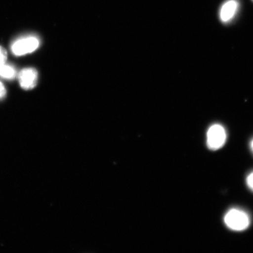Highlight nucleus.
<instances>
[{
    "label": "nucleus",
    "mask_w": 253,
    "mask_h": 253,
    "mask_svg": "<svg viewBox=\"0 0 253 253\" xmlns=\"http://www.w3.org/2000/svg\"><path fill=\"white\" fill-rule=\"evenodd\" d=\"M224 221L227 227L234 231H243L248 228L251 224L249 214L239 209L233 208L225 214Z\"/></svg>",
    "instance_id": "f257e3e1"
},
{
    "label": "nucleus",
    "mask_w": 253,
    "mask_h": 253,
    "mask_svg": "<svg viewBox=\"0 0 253 253\" xmlns=\"http://www.w3.org/2000/svg\"><path fill=\"white\" fill-rule=\"evenodd\" d=\"M40 45V41L36 36H28L19 38L11 45V52L17 56L28 54L36 50Z\"/></svg>",
    "instance_id": "f03ea898"
},
{
    "label": "nucleus",
    "mask_w": 253,
    "mask_h": 253,
    "mask_svg": "<svg viewBox=\"0 0 253 253\" xmlns=\"http://www.w3.org/2000/svg\"><path fill=\"white\" fill-rule=\"evenodd\" d=\"M226 138V131L222 126H211L207 132L208 147L211 150H219L225 144Z\"/></svg>",
    "instance_id": "7ed1b4c3"
},
{
    "label": "nucleus",
    "mask_w": 253,
    "mask_h": 253,
    "mask_svg": "<svg viewBox=\"0 0 253 253\" xmlns=\"http://www.w3.org/2000/svg\"><path fill=\"white\" fill-rule=\"evenodd\" d=\"M17 76L19 83L23 89L31 90L36 86L39 74L36 69L24 68L18 73Z\"/></svg>",
    "instance_id": "20e7f679"
},
{
    "label": "nucleus",
    "mask_w": 253,
    "mask_h": 253,
    "mask_svg": "<svg viewBox=\"0 0 253 253\" xmlns=\"http://www.w3.org/2000/svg\"><path fill=\"white\" fill-rule=\"evenodd\" d=\"M239 6L237 0H228L224 2L220 11V20L224 23H229L236 14Z\"/></svg>",
    "instance_id": "39448f33"
},
{
    "label": "nucleus",
    "mask_w": 253,
    "mask_h": 253,
    "mask_svg": "<svg viewBox=\"0 0 253 253\" xmlns=\"http://www.w3.org/2000/svg\"><path fill=\"white\" fill-rule=\"evenodd\" d=\"M17 76V70L13 65L5 63L0 68V78L2 79L12 80Z\"/></svg>",
    "instance_id": "423d86ee"
},
{
    "label": "nucleus",
    "mask_w": 253,
    "mask_h": 253,
    "mask_svg": "<svg viewBox=\"0 0 253 253\" xmlns=\"http://www.w3.org/2000/svg\"><path fill=\"white\" fill-rule=\"evenodd\" d=\"M7 60V52L4 47L0 46V68L4 65Z\"/></svg>",
    "instance_id": "0eeeda50"
},
{
    "label": "nucleus",
    "mask_w": 253,
    "mask_h": 253,
    "mask_svg": "<svg viewBox=\"0 0 253 253\" xmlns=\"http://www.w3.org/2000/svg\"><path fill=\"white\" fill-rule=\"evenodd\" d=\"M7 91H6L5 87L1 82H0V100L4 99L5 97Z\"/></svg>",
    "instance_id": "6e6552de"
},
{
    "label": "nucleus",
    "mask_w": 253,
    "mask_h": 253,
    "mask_svg": "<svg viewBox=\"0 0 253 253\" xmlns=\"http://www.w3.org/2000/svg\"><path fill=\"white\" fill-rule=\"evenodd\" d=\"M247 184H248L249 188L253 191V172L250 173L246 179Z\"/></svg>",
    "instance_id": "1a4fd4ad"
},
{
    "label": "nucleus",
    "mask_w": 253,
    "mask_h": 253,
    "mask_svg": "<svg viewBox=\"0 0 253 253\" xmlns=\"http://www.w3.org/2000/svg\"><path fill=\"white\" fill-rule=\"evenodd\" d=\"M251 149L253 153V140L251 142Z\"/></svg>",
    "instance_id": "9d476101"
},
{
    "label": "nucleus",
    "mask_w": 253,
    "mask_h": 253,
    "mask_svg": "<svg viewBox=\"0 0 253 253\" xmlns=\"http://www.w3.org/2000/svg\"><path fill=\"white\" fill-rule=\"evenodd\" d=\"M252 1L253 2V0H252Z\"/></svg>",
    "instance_id": "9b49d317"
}]
</instances>
